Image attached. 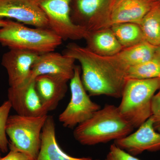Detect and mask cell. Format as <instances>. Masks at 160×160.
<instances>
[{"label": "cell", "mask_w": 160, "mask_h": 160, "mask_svg": "<svg viewBox=\"0 0 160 160\" xmlns=\"http://www.w3.org/2000/svg\"><path fill=\"white\" fill-rule=\"evenodd\" d=\"M63 53L79 62L82 82L89 96L121 97L127 68L116 55H101L74 43L67 45Z\"/></svg>", "instance_id": "obj_1"}, {"label": "cell", "mask_w": 160, "mask_h": 160, "mask_svg": "<svg viewBox=\"0 0 160 160\" xmlns=\"http://www.w3.org/2000/svg\"><path fill=\"white\" fill-rule=\"evenodd\" d=\"M134 128L120 114L118 107L107 105L75 128L73 136L84 146H94L129 135Z\"/></svg>", "instance_id": "obj_2"}, {"label": "cell", "mask_w": 160, "mask_h": 160, "mask_svg": "<svg viewBox=\"0 0 160 160\" xmlns=\"http://www.w3.org/2000/svg\"><path fill=\"white\" fill-rule=\"evenodd\" d=\"M63 40L49 28H29L24 24L6 20L0 28V44L10 49L26 50L43 54L54 51Z\"/></svg>", "instance_id": "obj_3"}, {"label": "cell", "mask_w": 160, "mask_h": 160, "mask_svg": "<svg viewBox=\"0 0 160 160\" xmlns=\"http://www.w3.org/2000/svg\"><path fill=\"white\" fill-rule=\"evenodd\" d=\"M160 89V78H127L118 107L120 114L133 128H138L151 116L152 100Z\"/></svg>", "instance_id": "obj_4"}, {"label": "cell", "mask_w": 160, "mask_h": 160, "mask_svg": "<svg viewBox=\"0 0 160 160\" xmlns=\"http://www.w3.org/2000/svg\"><path fill=\"white\" fill-rule=\"evenodd\" d=\"M48 115L26 117L9 116L6 130L9 138V149L25 153L32 160L37 159L41 144V134Z\"/></svg>", "instance_id": "obj_5"}, {"label": "cell", "mask_w": 160, "mask_h": 160, "mask_svg": "<svg viewBox=\"0 0 160 160\" xmlns=\"http://www.w3.org/2000/svg\"><path fill=\"white\" fill-rule=\"evenodd\" d=\"M158 1L109 0L102 11L86 26V29L91 32L124 23L139 25Z\"/></svg>", "instance_id": "obj_6"}, {"label": "cell", "mask_w": 160, "mask_h": 160, "mask_svg": "<svg viewBox=\"0 0 160 160\" xmlns=\"http://www.w3.org/2000/svg\"><path fill=\"white\" fill-rule=\"evenodd\" d=\"M81 69L76 66L74 74L70 80L71 98L66 109L59 116V121L66 128L72 129L89 119L101 109L94 102L83 86Z\"/></svg>", "instance_id": "obj_7"}, {"label": "cell", "mask_w": 160, "mask_h": 160, "mask_svg": "<svg viewBox=\"0 0 160 160\" xmlns=\"http://www.w3.org/2000/svg\"><path fill=\"white\" fill-rule=\"evenodd\" d=\"M46 15L49 28L63 40H76L86 37L88 32L72 22L70 18L72 0H37Z\"/></svg>", "instance_id": "obj_8"}, {"label": "cell", "mask_w": 160, "mask_h": 160, "mask_svg": "<svg viewBox=\"0 0 160 160\" xmlns=\"http://www.w3.org/2000/svg\"><path fill=\"white\" fill-rule=\"evenodd\" d=\"M5 18L24 25L49 28L47 18L37 0H0V19Z\"/></svg>", "instance_id": "obj_9"}, {"label": "cell", "mask_w": 160, "mask_h": 160, "mask_svg": "<svg viewBox=\"0 0 160 160\" xmlns=\"http://www.w3.org/2000/svg\"><path fill=\"white\" fill-rule=\"evenodd\" d=\"M114 143L135 156L145 151L160 150V133L155 129L153 121L150 117L137 131L122 138L116 140Z\"/></svg>", "instance_id": "obj_10"}, {"label": "cell", "mask_w": 160, "mask_h": 160, "mask_svg": "<svg viewBox=\"0 0 160 160\" xmlns=\"http://www.w3.org/2000/svg\"><path fill=\"white\" fill-rule=\"evenodd\" d=\"M38 54L18 49H10L3 55L2 66L8 76L9 87H16L29 81L32 67Z\"/></svg>", "instance_id": "obj_11"}, {"label": "cell", "mask_w": 160, "mask_h": 160, "mask_svg": "<svg viewBox=\"0 0 160 160\" xmlns=\"http://www.w3.org/2000/svg\"><path fill=\"white\" fill-rule=\"evenodd\" d=\"M8 101L17 114L26 117L47 115L36 89L34 80H29L16 87H9Z\"/></svg>", "instance_id": "obj_12"}, {"label": "cell", "mask_w": 160, "mask_h": 160, "mask_svg": "<svg viewBox=\"0 0 160 160\" xmlns=\"http://www.w3.org/2000/svg\"><path fill=\"white\" fill-rule=\"evenodd\" d=\"M76 60L73 58L54 51L39 55L32 67L29 80L41 75L57 76L70 81L74 74Z\"/></svg>", "instance_id": "obj_13"}, {"label": "cell", "mask_w": 160, "mask_h": 160, "mask_svg": "<svg viewBox=\"0 0 160 160\" xmlns=\"http://www.w3.org/2000/svg\"><path fill=\"white\" fill-rule=\"evenodd\" d=\"M67 80L50 74L37 77L34 82L36 89L42 105L47 112L56 109L68 90Z\"/></svg>", "instance_id": "obj_14"}, {"label": "cell", "mask_w": 160, "mask_h": 160, "mask_svg": "<svg viewBox=\"0 0 160 160\" xmlns=\"http://www.w3.org/2000/svg\"><path fill=\"white\" fill-rule=\"evenodd\" d=\"M92 160L90 157H73L63 151L56 138L54 118L48 115L42 130L41 147L36 160Z\"/></svg>", "instance_id": "obj_15"}, {"label": "cell", "mask_w": 160, "mask_h": 160, "mask_svg": "<svg viewBox=\"0 0 160 160\" xmlns=\"http://www.w3.org/2000/svg\"><path fill=\"white\" fill-rule=\"evenodd\" d=\"M85 39L86 47L101 55H115L124 49L110 28L88 32Z\"/></svg>", "instance_id": "obj_16"}, {"label": "cell", "mask_w": 160, "mask_h": 160, "mask_svg": "<svg viewBox=\"0 0 160 160\" xmlns=\"http://www.w3.org/2000/svg\"><path fill=\"white\" fill-rule=\"evenodd\" d=\"M109 0H72L70 18L72 22L86 28L99 14Z\"/></svg>", "instance_id": "obj_17"}, {"label": "cell", "mask_w": 160, "mask_h": 160, "mask_svg": "<svg viewBox=\"0 0 160 160\" xmlns=\"http://www.w3.org/2000/svg\"><path fill=\"white\" fill-rule=\"evenodd\" d=\"M157 48L144 41L135 46L124 48L116 55L128 69L130 66L152 59L157 52Z\"/></svg>", "instance_id": "obj_18"}, {"label": "cell", "mask_w": 160, "mask_h": 160, "mask_svg": "<svg viewBox=\"0 0 160 160\" xmlns=\"http://www.w3.org/2000/svg\"><path fill=\"white\" fill-rule=\"evenodd\" d=\"M144 40L156 47L160 46V1H158L139 25Z\"/></svg>", "instance_id": "obj_19"}, {"label": "cell", "mask_w": 160, "mask_h": 160, "mask_svg": "<svg viewBox=\"0 0 160 160\" xmlns=\"http://www.w3.org/2000/svg\"><path fill=\"white\" fill-rule=\"evenodd\" d=\"M110 28L124 48L135 46L145 41L142 32L138 24L122 23L113 25Z\"/></svg>", "instance_id": "obj_20"}, {"label": "cell", "mask_w": 160, "mask_h": 160, "mask_svg": "<svg viewBox=\"0 0 160 160\" xmlns=\"http://www.w3.org/2000/svg\"><path fill=\"white\" fill-rule=\"evenodd\" d=\"M127 78L149 79L160 78V55L158 52L152 59L136 66L128 67Z\"/></svg>", "instance_id": "obj_21"}, {"label": "cell", "mask_w": 160, "mask_h": 160, "mask_svg": "<svg viewBox=\"0 0 160 160\" xmlns=\"http://www.w3.org/2000/svg\"><path fill=\"white\" fill-rule=\"evenodd\" d=\"M11 109V103L8 100L0 106V149L3 153H6L9 149V141L7 138L6 127Z\"/></svg>", "instance_id": "obj_22"}, {"label": "cell", "mask_w": 160, "mask_h": 160, "mask_svg": "<svg viewBox=\"0 0 160 160\" xmlns=\"http://www.w3.org/2000/svg\"><path fill=\"white\" fill-rule=\"evenodd\" d=\"M105 160H141L129 152L113 144L110 146L109 151Z\"/></svg>", "instance_id": "obj_23"}, {"label": "cell", "mask_w": 160, "mask_h": 160, "mask_svg": "<svg viewBox=\"0 0 160 160\" xmlns=\"http://www.w3.org/2000/svg\"><path fill=\"white\" fill-rule=\"evenodd\" d=\"M151 113L154 129L160 132V89L152 100Z\"/></svg>", "instance_id": "obj_24"}, {"label": "cell", "mask_w": 160, "mask_h": 160, "mask_svg": "<svg viewBox=\"0 0 160 160\" xmlns=\"http://www.w3.org/2000/svg\"><path fill=\"white\" fill-rule=\"evenodd\" d=\"M9 153L4 157H0V160H32L31 158L23 153L12 148H10Z\"/></svg>", "instance_id": "obj_25"}, {"label": "cell", "mask_w": 160, "mask_h": 160, "mask_svg": "<svg viewBox=\"0 0 160 160\" xmlns=\"http://www.w3.org/2000/svg\"><path fill=\"white\" fill-rule=\"evenodd\" d=\"M6 20H4L0 19V28L3 27L6 25Z\"/></svg>", "instance_id": "obj_26"}, {"label": "cell", "mask_w": 160, "mask_h": 160, "mask_svg": "<svg viewBox=\"0 0 160 160\" xmlns=\"http://www.w3.org/2000/svg\"><path fill=\"white\" fill-rule=\"evenodd\" d=\"M157 52L160 55V46H159V47H158Z\"/></svg>", "instance_id": "obj_27"}, {"label": "cell", "mask_w": 160, "mask_h": 160, "mask_svg": "<svg viewBox=\"0 0 160 160\" xmlns=\"http://www.w3.org/2000/svg\"><path fill=\"white\" fill-rule=\"evenodd\" d=\"M1 149H0V155H1Z\"/></svg>", "instance_id": "obj_28"}, {"label": "cell", "mask_w": 160, "mask_h": 160, "mask_svg": "<svg viewBox=\"0 0 160 160\" xmlns=\"http://www.w3.org/2000/svg\"><path fill=\"white\" fill-rule=\"evenodd\" d=\"M100 160L97 159V160Z\"/></svg>", "instance_id": "obj_29"}, {"label": "cell", "mask_w": 160, "mask_h": 160, "mask_svg": "<svg viewBox=\"0 0 160 160\" xmlns=\"http://www.w3.org/2000/svg\"><path fill=\"white\" fill-rule=\"evenodd\" d=\"M158 1H160V0H158Z\"/></svg>", "instance_id": "obj_30"}]
</instances>
